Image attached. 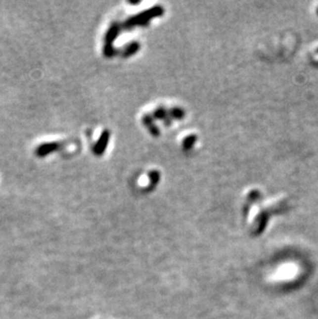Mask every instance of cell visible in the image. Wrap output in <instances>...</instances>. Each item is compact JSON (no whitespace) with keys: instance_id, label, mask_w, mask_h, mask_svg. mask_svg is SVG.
I'll return each instance as SVG.
<instances>
[{"instance_id":"1","label":"cell","mask_w":318,"mask_h":319,"mask_svg":"<svg viewBox=\"0 0 318 319\" xmlns=\"http://www.w3.org/2000/svg\"><path fill=\"white\" fill-rule=\"evenodd\" d=\"M59 147H60V145L58 143L42 144L37 148V150H35V154H37L39 157H45L48 154H50V153L58 150Z\"/></svg>"}]
</instances>
